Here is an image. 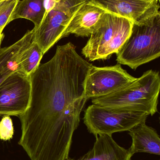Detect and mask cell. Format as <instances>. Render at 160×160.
Returning <instances> with one entry per match:
<instances>
[{"label":"cell","instance_id":"6","mask_svg":"<svg viewBox=\"0 0 160 160\" xmlns=\"http://www.w3.org/2000/svg\"><path fill=\"white\" fill-rule=\"evenodd\" d=\"M87 0H58L53 9L46 13L40 25L34 28V41L47 52L64 38L65 31L80 8Z\"/></svg>","mask_w":160,"mask_h":160},{"label":"cell","instance_id":"16","mask_svg":"<svg viewBox=\"0 0 160 160\" xmlns=\"http://www.w3.org/2000/svg\"><path fill=\"white\" fill-rule=\"evenodd\" d=\"M19 0H6L0 2V35L5 27L11 22L12 13Z\"/></svg>","mask_w":160,"mask_h":160},{"label":"cell","instance_id":"15","mask_svg":"<svg viewBox=\"0 0 160 160\" xmlns=\"http://www.w3.org/2000/svg\"><path fill=\"white\" fill-rule=\"evenodd\" d=\"M43 55L40 47L33 40L22 53L20 59L21 72L30 76L40 64Z\"/></svg>","mask_w":160,"mask_h":160},{"label":"cell","instance_id":"13","mask_svg":"<svg viewBox=\"0 0 160 160\" xmlns=\"http://www.w3.org/2000/svg\"><path fill=\"white\" fill-rule=\"evenodd\" d=\"M129 132L132 138V144L129 149L132 155L146 153L160 156V138L156 130L144 122L135 126Z\"/></svg>","mask_w":160,"mask_h":160},{"label":"cell","instance_id":"1","mask_svg":"<svg viewBox=\"0 0 160 160\" xmlns=\"http://www.w3.org/2000/svg\"><path fill=\"white\" fill-rule=\"evenodd\" d=\"M93 65L71 42L57 46L54 55L30 75L29 107L18 117V142L31 160H67L72 136L87 100L85 82Z\"/></svg>","mask_w":160,"mask_h":160},{"label":"cell","instance_id":"12","mask_svg":"<svg viewBox=\"0 0 160 160\" xmlns=\"http://www.w3.org/2000/svg\"><path fill=\"white\" fill-rule=\"evenodd\" d=\"M133 156L129 148L121 147L112 135H99L96 137L93 148L78 159L69 158L67 160H131Z\"/></svg>","mask_w":160,"mask_h":160},{"label":"cell","instance_id":"7","mask_svg":"<svg viewBox=\"0 0 160 160\" xmlns=\"http://www.w3.org/2000/svg\"><path fill=\"white\" fill-rule=\"evenodd\" d=\"M136 79L121 64L97 67L92 65L85 82V97L88 100L109 95L122 89Z\"/></svg>","mask_w":160,"mask_h":160},{"label":"cell","instance_id":"5","mask_svg":"<svg viewBox=\"0 0 160 160\" xmlns=\"http://www.w3.org/2000/svg\"><path fill=\"white\" fill-rule=\"evenodd\" d=\"M149 116L144 112L127 108H110L93 104L85 110L83 120L88 131L96 137L129 131L146 122Z\"/></svg>","mask_w":160,"mask_h":160},{"label":"cell","instance_id":"10","mask_svg":"<svg viewBox=\"0 0 160 160\" xmlns=\"http://www.w3.org/2000/svg\"><path fill=\"white\" fill-rule=\"evenodd\" d=\"M106 13L101 8L86 2L74 15L67 27L64 38L70 34L81 37H90Z\"/></svg>","mask_w":160,"mask_h":160},{"label":"cell","instance_id":"2","mask_svg":"<svg viewBox=\"0 0 160 160\" xmlns=\"http://www.w3.org/2000/svg\"><path fill=\"white\" fill-rule=\"evenodd\" d=\"M160 90L159 73L149 70L122 89L92 99V102L100 106L127 108L153 116L157 112Z\"/></svg>","mask_w":160,"mask_h":160},{"label":"cell","instance_id":"20","mask_svg":"<svg viewBox=\"0 0 160 160\" xmlns=\"http://www.w3.org/2000/svg\"><path fill=\"white\" fill-rule=\"evenodd\" d=\"M159 1H160V0H159Z\"/></svg>","mask_w":160,"mask_h":160},{"label":"cell","instance_id":"11","mask_svg":"<svg viewBox=\"0 0 160 160\" xmlns=\"http://www.w3.org/2000/svg\"><path fill=\"white\" fill-rule=\"evenodd\" d=\"M34 29L11 46L1 48L0 46V84L13 73L20 71V59L23 51L34 39Z\"/></svg>","mask_w":160,"mask_h":160},{"label":"cell","instance_id":"4","mask_svg":"<svg viewBox=\"0 0 160 160\" xmlns=\"http://www.w3.org/2000/svg\"><path fill=\"white\" fill-rule=\"evenodd\" d=\"M133 24L128 19L106 12L82 49V53L91 62L110 59L128 38Z\"/></svg>","mask_w":160,"mask_h":160},{"label":"cell","instance_id":"19","mask_svg":"<svg viewBox=\"0 0 160 160\" xmlns=\"http://www.w3.org/2000/svg\"><path fill=\"white\" fill-rule=\"evenodd\" d=\"M6 1V0H0V2H1V1Z\"/></svg>","mask_w":160,"mask_h":160},{"label":"cell","instance_id":"17","mask_svg":"<svg viewBox=\"0 0 160 160\" xmlns=\"http://www.w3.org/2000/svg\"><path fill=\"white\" fill-rule=\"evenodd\" d=\"M14 135L13 122L10 116H5L0 121V139L7 141L11 140Z\"/></svg>","mask_w":160,"mask_h":160},{"label":"cell","instance_id":"8","mask_svg":"<svg viewBox=\"0 0 160 160\" xmlns=\"http://www.w3.org/2000/svg\"><path fill=\"white\" fill-rule=\"evenodd\" d=\"M30 77L15 72L0 84V116L21 115L29 107L31 98Z\"/></svg>","mask_w":160,"mask_h":160},{"label":"cell","instance_id":"9","mask_svg":"<svg viewBox=\"0 0 160 160\" xmlns=\"http://www.w3.org/2000/svg\"><path fill=\"white\" fill-rule=\"evenodd\" d=\"M87 2L135 24L160 13L159 0H87Z\"/></svg>","mask_w":160,"mask_h":160},{"label":"cell","instance_id":"18","mask_svg":"<svg viewBox=\"0 0 160 160\" xmlns=\"http://www.w3.org/2000/svg\"><path fill=\"white\" fill-rule=\"evenodd\" d=\"M4 37V35L2 33L0 35V46H1L2 44V41H3V39Z\"/></svg>","mask_w":160,"mask_h":160},{"label":"cell","instance_id":"3","mask_svg":"<svg viewBox=\"0 0 160 160\" xmlns=\"http://www.w3.org/2000/svg\"><path fill=\"white\" fill-rule=\"evenodd\" d=\"M116 55L117 63L133 70L158 58L160 13L141 24H133L129 37Z\"/></svg>","mask_w":160,"mask_h":160},{"label":"cell","instance_id":"14","mask_svg":"<svg viewBox=\"0 0 160 160\" xmlns=\"http://www.w3.org/2000/svg\"><path fill=\"white\" fill-rule=\"evenodd\" d=\"M46 0H22L18 2L11 18V22L18 18L32 21L34 28L39 27L46 14Z\"/></svg>","mask_w":160,"mask_h":160}]
</instances>
